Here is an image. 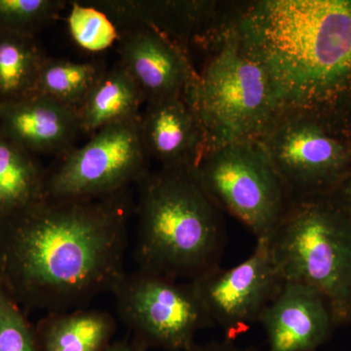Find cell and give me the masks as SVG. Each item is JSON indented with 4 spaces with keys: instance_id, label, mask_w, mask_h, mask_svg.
I'll list each match as a JSON object with an SVG mask.
<instances>
[{
    "instance_id": "1",
    "label": "cell",
    "mask_w": 351,
    "mask_h": 351,
    "mask_svg": "<svg viewBox=\"0 0 351 351\" xmlns=\"http://www.w3.org/2000/svg\"><path fill=\"white\" fill-rule=\"evenodd\" d=\"M129 189L91 199L44 198L0 219V282L21 306L49 313L112 292L126 274Z\"/></svg>"
},
{
    "instance_id": "2",
    "label": "cell",
    "mask_w": 351,
    "mask_h": 351,
    "mask_svg": "<svg viewBox=\"0 0 351 351\" xmlns=\"http://www.w3.org/2000/svg\"><path fill=\"white\" fill-rule=\"evenodd\" d=\"M232 23L280 112L351 103V0L237 2Z\"/></svg>"
},
{
    "instance_id": "3",
    "label": "cell",
    "mask_w": 351,
    "mask_h": 351,
    "mask_svg": "<svg viewBox=\"0 0 351 351\" xmlns=\"http://www.w3.org/2000/svg\"><path fill=\"white\" fill-rule=\"evenodd\" d=\"M137 184L140 269L193 280L219 267L225 242L221 210L189 171L160 168Z\"/></svg>"
},
{
    "instance_id": "4",
    "label": "cell",
    "mask_w": 351,
    "mask_h": 351,
    "mask_svg": "<svg viewBox=\"0 0 351 351\" xmlns=\"http://www.w3.org/2000/svg\"><path fill=\"white\" fill-rule=\"evenodd\" d=\"M234 11L202 48L204 63L184 94L204 132V154L258 140L280 112L269 76L240 43Z\"/></svg>"
},
{
    "instance_id": "5",
    "label": "cell",
    "mask_w": 351,
    "mask_h": 351,
    "mask_svg": "<svg viewBox=\"0 0 351 351\" xmlns=\"http://www.w3.org/2000/svg\"><path fill=\"white\" fill-rule=\"evenodd\" d=\"M269 242L284 281L315 289L337 325L351 323V215L334 196L293 198Z\"/></svg>"
},
{
    "instance_id": "6",
    "label": "cell",
    "mask_w": 351,
    "mask_h": 351,
    "mask_svg": "<svg viewBox=\"0 0 351 351\" xmlns=\"http://www.w3.org/2000/svg\"><path fill=\"white\" fill-rule=\"evenodd\" d=\"M256 141L292 198L332 195L351 177V103L281 110Z\"/></svg>"
},
{
    "instance_id": "7",
    "label": "cell",
    "mask_w": 351,
    "mask_h": 351,
    "mask_svg": "<svg viewBox=\"0 0 351 351\" xmlns=\"http://www.w3.org/2000/svg\"><path fill=\"white\" fill-rule=\"evenodd\" d=\"M188 171L221 211L257 239L271 237L293 199L257 141L208 152Z\"/></svg>"
},
{
    "instance_id": "8",
    "label": "cell",
    "mask_w": 351,
    "mask_h": 351,
    "mask_svg": "<svg viewBox=\"0 0 351 351\" xmlns=\"http://www.w3.org/2000/svg\"><path fill=\"white\" fill-rule=\"evenodd\" d=\"M140 119L105 127L62 156L54 169L46 171L45 198L91 199L140 182L149 172Z\"/></svg>"
},
{
    "instance_id": "9",
    "label": "cell",
    "mask_w": 351,
    "mask_h": 351,
    "mask_svg": "<svg viewBox=\"0 0 351 351\" xmlns=\"http://www.w3.org/2000/svg\"><path fill=\"white\" fill-rule=\"evenodd\" d=\"M112 293L120 318L144 346L193 351L197 332L212 325L191 282L138 269Z\"/></svg>"
},
{
    "instance_id": "10",
    "label": "cell",
    "mask_w": 351,
    "mask_h": 351,
    "mask_svg": "<svg viewBox=\"0 0 351 351\" xmlns=\"http://www.w3.org/2000/svg\"><path fill=\"white\" fill-rule=\"evenodd\" d=\"M212 325L228 341L248 331L282 288L284 279L270 253L269 239H257L252 255L232 269L219 267L189 281Z\"/></svg>"
},
{
    "instance_id": "11",
    "label": "cell",
    "mask_w": 351,
    "mask_h": 351,
    "mask_svg": "<svg viewBox=\"0 0 351 351\" xmlns=\"http://www.w3.org/2000/svg\"><path fill=\"white\" fill-rule=\"evenodd\" d=\"M106 14L119 32L147 27L191 53L200 49L228 22L237 2L213 0H95L87 1Z\"/></svg>"
},
{
    "instance_id": "12",
    "label": "cell",
    "mask_w": 351,
    "mask_h": 351,
    "mask_svg": "<svg viewBox=\"0 0 351 351\" xmlns=\"http://www.w3.org/2000/svg\"><path fill=\"white\" fill-rule=\"evenodd\" d=\"M119 34V63L145 104L184 97L197 76L189 51L151 27H131Z\"/></svg>"
},
{
    "instance_id": "13",
    "label": "cell",
    "mask_w": 351,
    "mask_h": 351,
    "mask_svg": "<svg viewBox=\"0 0 351 351\" xmlns=\"http://www.w3.org/2000/svg\"><path fill=\"white\" fill-rule=\"evenodd\" d=\"M258 322L267 334V351H314L337 326L331 307L315 289L285 281Z\"/></svg>"
},
{
    "instance_id": "14",
    "label": "cell",
    "mask_w": 351,
    "mask_h": 351,
    "mask_svg": "<svg viewBox=\"0 0 351 351\" xmlns=\"http://www.w3.org/2000/svg\"><path fill=\"white\" fill-rule=\"evenodd\" d=\"M0 131L34 156L61 157L82 133L75 110L41 95L0 103Z\"/></svg>"
},
{
    "instance_id": "15",
    "label": "cell",
    "mask_w": 351,
    "mask_h": 351,
    "mask_svg": "<svg viewBox=\"0 0 351 351\" xmlns=\"http://www.w3.org/2000/svg\"><path fill=\"white\" fill-rule=\"evenodd\" d=\"M140 129L147 157L163 169H191L206 152L204 132L184 97L147 103Z\"/></svg>"
},
{
    "instance_id": "16",
    "label": "cell",
    "mask_w": 351,
    "mask_h": 351,
    "mask_svg": "<svg viewBox=\"0 0 351 351\" xmlns=\"http://www.w3.org/2000/svg\"><path fill=\"white\" fill-rule=\"evenodd\" d=\"M34 330L40 351H105L117 323L107 311L77 308L49 313Z\"/></svg>"
},
{
    "instance_id": "17",
    "label": "cell",
    "mask_w": 351,
    "mask_h": 351,
    "mask_svg": "<svg viewBox=\"0 0 351 351\" xmlns=\"http://www.w3.org/2000/svg\"><path fill=\"white\" fill-rule=\"evenodd\" d=\"M144 97L121 64L107 69L76 110L80 131L94 135L105 127L137 119Z\"/></svg>"
},
{
    "instance_id": "18",
    "label": "cell",
    "mask_w": 351,
    "mask_h": 351,
    "mask_svg": "<svg viewBox=\"0 0 351 351\" xmlns=\"http://www.w3.org/2000/svg\"><path fill=\"white\" fill-rule=\"evenodd\" d=\"M46 171L36 156L0 131V219L45 198Z\"/></svg>"
},
{
    "instance_id": "19",
    "label": "cell",
    "mask_w": 351,
    "mask_h": 351,
    "mask_svg": "<svg viewBox=\"0 0 351 351\" xmlns=\"http://www.w3.org/2000/svg\"><path fill=\"white\" fill-rule=\"evenodd\" d=\"M46 58L34 36L1 32L0 103L34 96Z\"/></svg>"
},
{
    "instance_id": "20",
    "label": "cell",
    "mask_w": 351,
    "mask_h": 351,
    "mask_svg": "<svg viewBox=\"0 0 351 351\" xmlns=\"http://www.w3.org/2000/svg\"><path fill=\"white\" fill-rule=\"evenodd\" d=\"M107 69L103 62L46 58L34 95L47 97L77 110Z\"/></svg>"
},
{
    "instance_id": "21",
    "label": "cell",
    "mask_w": 351,
    "mask_h": 351,
    "mask_svg": "<svg viewBox=\"0 0 351 351\" xmlns=\"http://www.w3.org/2000/svg\"><path fill=\"white\" fill-rule=\"evenodd\" d=\"M68 3L64 0H0V34L34 38L59 18Z\"/></svg>"
},
{
    "instance_id": "22",
    "label": "cell",
    "mask_w": 351,
    "mask_h": 351,
    "mask_svg": "<svg viewBox=\"0 0 351 351\" xmlns=\"http://www.w3.org/2000/svg\"><path fill=\"white\" fill-rule=\"evenodd\" d=\"M69 5L66 18L69 34L80 48L98 53L119 43V29L105 13L87 1H71Z\"/></svg>"
},
{
    "instance_id": "23",
    "label": "cell",
    "mask_w": 351,
    "mask_h": 351,
    "mask_svg": "<svg viewBox=\"0 0 351 351\" xmlns=\"http://www.w3.org/2000/svg\"><path fill=\"white\" fill-rule=\"evenodd\" d=\"M0 351H40L23 307L0 282Z\"/></svg>"
},
{
    "instance_id": "24",
    "label": "cell",
    "mask_w": 351,
    "mask_h": 351,
    "mask_svg": "<svg viewBox=\"0 0 351 351\" xmlns=\"http://www.w3.org/2000/svg\"><path fill=\"white\" fill-rule=\"evenodd\" d=\"M332 195L351 215V177L346 180Z\"/></svg>"
},
{
    "instance_id": "25",
    "label": "cell",
    "mask_w": 351,
    "mask_h": 351,
    "mask_svg": "<svg viewBox=\"0 0 351 351\" xmlns=\"http://www.w3.org/2000/svg\"><path fill=\"white\" fill-rule=\"evenodd\" d=\"M193 351H247L240 350L239 348L233 345L232 341H223V343H208L206 346H196Z\"/></svg>"
},
{
    "instance_id": "26",
    "label": "cell",
    "mask_w": 351,
    "mask_h": 351,
    "mask_svg": "<svg viewBox=\"0 0 351 351\" xmlns=\"http://www.w3.org/2000/svg\"><path fill=\"white\" fill-rule=\"evenodd\" d=\"M105 351H145L140 345H132L124 341H115L110 343Z\"/></svg>"
}]
</instances>
